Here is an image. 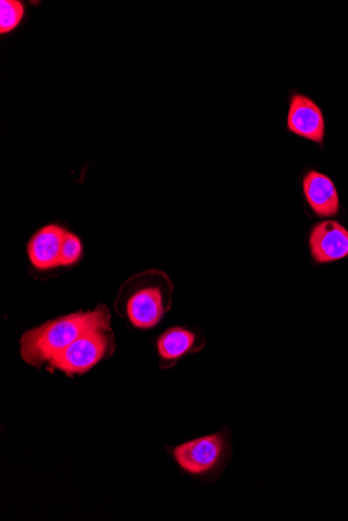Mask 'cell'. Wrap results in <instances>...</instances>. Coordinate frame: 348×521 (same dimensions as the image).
Listing matches in <instances>:
<instances>
[{"mask_svg":"<svg viewBox=\"0 0 348 521\" xmlns=\"http://www.w3.org/2000/svg\"><path fill=\"white\" fill-rule=\"evenodd\" d=\"M206 340L200 331L187 327H171L157 341V350L163 369H170L188 355L198 353Z\"/></svg>","mask_w":348,"mask_h":521,"instance_id":"6","label":"cell"},{"mask_svg":"<svg viewBox=\"0 0 348 521\" xmlns=\"http://www.w3.org/2000/svg\"><path fill=\"white\" fill-rule=\"evenodd\" d=\"M173 284L166 274L152 271L124 284L116 300L120 317L139 329L159 325L172 305Z\"/></svg>","mask_w":348,"mask_h":521,"instance_id":"2","label":"cell"},{"mask_svg":"<svg viewBox=\"0 0 348 521\" xmlns=\"http://www.w3.org/2000/svg\"><path fill=\"white\" fill-rule=\"evenodd\" d=\"M288 128L296 136L318 144L325 139V119L320 109L314 101L301 94L291 98Z\"/></svg>","mask_w":348,"mask_h":521,"instance_id":"7","label":"cell"},{"mask_svg":"<svg viewBox=\"0 0 348 521\" xmlns=\"http://www.w3.org/2000/svg\"><path fill=\"white\" fill-rule=\"evenodd\" d=\"M110 327L111 314L106 306L80 311L24 333L20 340V354L30 366L41 369L83 334Z\"/></svg>","mask_w":348,"mask_h":521,"instance_id":"1","label":"cell"},{"mask_svg":"<svg viewBox=\"0 0 348 521\" xmlns=\"http://www.w3.org/2000/svg\"><path fill=\"white\" fill-rule=\"evenodd\" d=\"M83 254V245L81 240L71 232L66 233L64 238L61 256H60V266H72L77 264L82 257Z\"/></svg>","mask_w":348,"mask_h":521,"instance_id":"11","label":"cell"},{"mask_svg":"<svg viewBox=\"0 0 348 521\" xmlns=\"http://www.w3.org/2000/svg\"><path fill=\"white\" fill-rule=\"evenodd\" d=\"M67 230L52 224L38 230L31 239L28 253L32 265L42 271L60 266L61 249Z\"/></svg>","mask_w":348,"mask_h":521,"instance_id":"8","label":"cell"},{"mask_svg":"<svg viewBox=\"0 0 348 521\" xmlns=\"http://www.w3.org/2000/svg\"><path fill=\"white\" fill-rule=\"evenodd\" d=\"M303 187L308 204L318 217L331 218L338 214L339 196L328 176L311 171L304 178Z\"/></svg>","mask_w":348,"mask_h":521,"instance_id":"9","label":"cell"},{"mask_svg":"<svg viewBox=\"0 0 348 521\" xmlns=\"http://www.w3.org/2000/svg\"><path fill=\"white\" fill-rule=\"evenodd\" d=\"M114 349V335L110 329L92 330L49 361L47 370L59 371L67 377L83 375L112 355Z\"/></svg>","mask_w":348,"mask_h":521,"instance_id":"4","label":"cell"},{"mask_svg":"<svg viewBox=\"0 0 348 521\" xmlns=\"http://www.w3.org/2000/svg\"><path fill=\"white\" fill-rule=\"evenodd\" d=\"M24 16V6L19 0H2L0 2V34L15 31Z\"/></svg>","mask_w":348,"mask_h":521,"instance_id":"10","label":"cell"},{"mask_svg":"<svg viewBox=\"0 0 348 521\" xmlns=\"http://www.w3.org/2000/svg\"><path fill=\"white\" fill-rule=\"evenodd\" d=\"M309 245L316 263L338 262L348 256V230L336 221L320 222L311 231Z\"/></svg>","mask_w":348,"mask_h":521,"instance_id":"5","label":"cell"},{"mask_svg":"<svg viewBox=\"0 0 348 521\" xmlns=\"http://www.w3.org/2000/svg\"><path fill=\"white\" fill-rule=\"evenodd\" d=\"M167 451L184 474L210 484L221 478L232 460V435L228 428H222Z\"/></svg>","mask_w":348,"mask_h":521,"instance_id":"3","label":"cell"}]
</instances>
